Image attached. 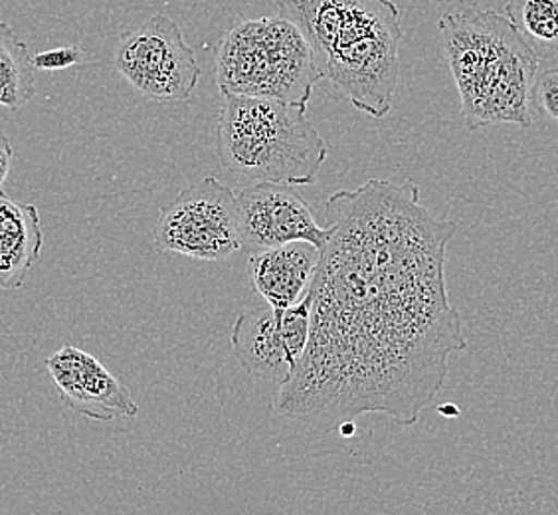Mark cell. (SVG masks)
<instances>
[{"label":"cell","instance_id":"13","mask_svg":"<svg viewBox=\"0 0 558 515\" xmlns=\"http://www.w3.org/2000/svg\"><path fill=\"white\" fill-rule=\"evenodd\" d=\"M36 96L33 56L7 22H0V108L21 109Z\"/></svg>","mask_w":558,"mask_h":515},{"label":"cell","instance_id":"6","mask_svg":"<svg viewBox=\"0 0 558 515\" xmlns=\"http://www.w3.org/2000/svg\"><path fill=\"white\" fill-rule=\"evenodd\" d=\"M153 247L162 254L206 262L234 256L242 250L236 193L216 177L189 184L171 203L161 206Z\"/></svg>","mask_w":558,"mask_h":515},{"label":"cell","instance_id":"14","mask_svg":"<svg viewBox=\"0 0 558 515\" xmlns=\"http://www.w3.org/2000/svg\"><path fill=\"white\" fill-rule=\"evenodd\" d=\"M505 19L537 58L558 56V0H505Z\"/></svg>","mask_w":558,"mask_h":515},{"label":"cell","instance_id":"18","mask_svg":"<svg viewBox=\"0 0 558 515\" xmlns=\"http://www.w3.org/2000/svg\"><path fill=\"white\" fill-rule=\"evenodd\" d=\"M441 415H446V417H458L460 415V410L456 407H451V405H446V407L440 408Z\"/></svg>","mask_w":558,"mask_h":515},{"label":"cell","instance_id":"15","mask_svg":"<svg viewBox=\"0 0 558 515\" xmlns=\"http://www.w3.org/2000/svg\"><path fill=\"white\" fill-rule=\"evenodd\" d=\"M558 123V68L538 74L531 89V113Z\"/></svg>","mask_w":558,"mask_h":515},{"label":"cell","instance_id":"1","mask_svg":"<svg viewBox=\"0 0 558 515\" xmlns=\"http://www.w3.org/2000/svg\"><path fill=\"white\" fill-rule=\"evenodd\" d=\"M325 206L310 344L274 412L323 432L371 412L407 429L440 393L450 355L468 349L446 284L458 225L432 215L414 181L371 179Z\"/></svg>","mask_w":558,"mask_h":515},{"label":"cell","instance_id":"7","mask_svg":"<svg viewBox=\"0 0 558 515\" xmlns=\"http://www.w3.org/2000/svg\"><path fill=\"white\" fill-rule=\"evenodd\" d=\"M113 65L141 96L162 104L193 96L203 68L183 31L167 14H155L116 44Z\"/></svg>","mask_w":558,"mask_h":515},{"label":"cell","instance_id":"17","mask_svg":"<svg viewBox=\"0 0 558 515\" xmlns=\"http://www.w3.org/2000/svg\"><path fill=\"white\" fill-rule=\"evenodd\" d=\"M12 159H14V149H12L11 140L0 129V189L4 187L7 179H9Z\"/></svg>","mask_w":558,"mask_h":515},{"label":"cell","instance_id":"5","mask_svg":"<svg viewBox=\"0 0 558 515\" xmlns=\"http://www.w3.org/2000/svg\"><path fill=\"white\" fill-rule=\"evenodd\" d=\"M216 86L222 96L262 97L307 109L323 80L307 38L283 16L238 22L218 43Z\"/></svg>","mask_w":558,"mask_h":515},{"label":"cell","instance_id":"11","mask_svg":"<svg viewBox=\"0 0 558 515\" xmlns=\"http://www.w3.org/2000/svg\"><path fill=\"white\" fill-rule=\"evenodd\" d=\"M322 248L312 242H290L250 256V278L266 303L276 310L298 306L312 288Z\"/></svg>","mask_w":558,"mask_h":515},{"label":"cell","instance_id":"8","mask_svg":"<svg viewBox=\"0 0 558 515\" xmlns=\"http://www.w3.org/2000/svg\"><path fill=\"white\" fill-rule=\"evenodd\" d=\"M312 330V296L293 308L269 303L240 313L232 325V354L247 375L283 385L300 366Z\"/></svg>","mask_w":558,"mask_h":515},{"label":"cell","instance_id":"9","mask_svg":"<svg viewBox=\"0 0 558 515\" xmlns=\"http://www.w3.org/2000/svg\"><path fill=\"white\" fill-rule=\"evenodd\" d=\"M236 203L240 244L250 256L300 240L323 250L331 237L290 184H250L238 191Z\"/></svg>","mask_w":558,"mask_h":515},{"label":"cell","instance_id":"12","mask_svg":"<svg viewBox=\"0 0 558 515\" xmlns=\"http://www.w3.org/2000/svg\"><path fill=\"white\" fill-rule=\"evenodd\" d=\"M44 244L36 204H22L0 193V288L24 286Z\"/></svg>","mask_w":558,"mask_h":515},{"label":"cell","instance_id":"16","mask_svg":"<svg viewBox=\"0 0 558 515\" xmlns=\"http://www.w3.org/2000/svg\"><path fill=\"white\" fill-rule=\"evenodd\" d=\"M84 58H86V52L80 46H62V48L46 50V52L33 56V65L34 70L56 72V70H65V68L80 64Z\"/></svg>","mask_w":558,"mask_h":515},{"label":"cell","instance_id":"3","mask_svg":"<svg viewBox=\"0 0 558 515\" xmlns=\"http://www.w3.org/2000/svg\"><path fill=\"white\" fill-rule=\"evenodd\" d=\"M438 34L468 129L533 123L531 89L538 58L505 14L477 7L446 12Z\"/></svg>","mask_w":558,"mask_h":515},{"label":"cell","instance_id":"2","mask_svg":"<svg viewBox=\"0 0 558 515\" xmlns=\"http://www.w3.org/2000/svg\"><path fill=\"white\" fill-rule=\"evenodd\" d=\"M278 11L307 38L323 77L359 111L387 118L400 82L404 36L392 0H278Z\"/></svg>","mask_w":558,"mask_h":515},{"label":"cell","instance_id":"4","mask_svg":"<svg viewBox=\"0 0 558 515\" xmlns=\"http://www.w3.org/2000/svg\"><path fill=\"white\" fill-rule=\"evenodd\" d=\"M305 111L276 99L226 96L216 129L222 167L256 183H315L329 147Z\"/></svg>","mask_w":558,"mask_h":515},{"label":"cell","instance_id":"10","mask_svg":"<svg viewBox=\"0 0 558 515\" xmlns=\"http://www.w3.org/2000/svg\"><path fill=\"white\" fill-rule=\"evenodd\" d=\"M44 363L60 391V397L75 412L99 422L137 417L140 405L130 388L94 355L64 345Z\"/></svg>","mask_w":558,"mask_h":515}]
</instances>
